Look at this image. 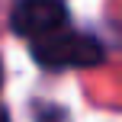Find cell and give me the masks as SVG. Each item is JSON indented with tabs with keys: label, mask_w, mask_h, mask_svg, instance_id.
<instances>
[{
	"label": "cell",
	"mask_w": 122,
	"mask_h": 122,
	"mask_svg": "<svg viewBox=\"0 0 122 122\" xmlns=\"http://www.w3.org/2000/svg\"><path fill=\"white\" fill-rule=\"evenodd\" d=\"M32 58L45 67H90L103 61V45L87 32L61 26L32 42Z\"/></svg>",
	"instance_id": "6da1fadb"
},
{
	"label": "cell",
	"mask_w": 122,
	"mask_h": 122,
	"mask_svg": "<svg viewBox=\"0 0 122 122\" xmlns=\"http://www.w3.org/2000/svg\"><path fill=\"white\" fill-rule=\"evenodd\" d=\"M67 23V10L61 0H16L10 13V26L23 39H42Z\"/></svg>",
	"instance_id": "7a4b0ae2"
},
{
	"label": "cell",
	"mask_w": 122,
	"mask_h": 122,
	"mask_svg": "<svg viewBox=\"0 0 122 122\" xmlns=\"http://www.w3.org/2000/svg\"><path fill=\"white\" fill-rule=\"evenodd\" d=\"M0 122H10V119H6V112H3V109H0Z\"/></svg>",
	"instance_id": "3957f363"
},
{
	"label": "cell",
	"mask_w": 122,
	"mask_h": 122,
	"mask_svg": "<svg viewBox=\"0 0 122 122\" xmlns=\"http://www.w3.org/2000/svg\"><path fill=\"white\" fill-rule=\"evenodd\" d=\"M0 84H3V67H0Z\"/></svg>",
	"instance_id": "277c9868"
}]
</instances>
